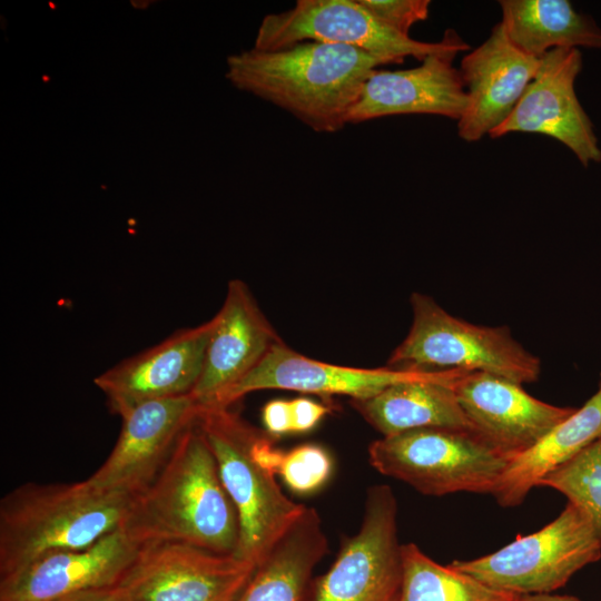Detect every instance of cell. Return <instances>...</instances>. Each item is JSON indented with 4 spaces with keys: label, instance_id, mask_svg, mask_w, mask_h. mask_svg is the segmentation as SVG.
<instances>
[{
    "label": "cell",
    "instance_id": "cell-1",
    "mask_svg": "<svg viewBox=\"0 0 601 601\" xmlns=\"http://www.w3.org/2000/svg\"><path fill=\"white\" fill-rule=\"evenodd\" d=\"M403 60L356 47L304 41L277 50L242 51L227 58V79L293 115L315 132L347 125L364 85L377 67Z\"/></svg>",
    "mask_w": 601,
    "mask_h": 601
},
{
    "label": "cell",
    "instance_id": "cell-2",
    "mask_svg": "<svg viewBox=\"0 0 601 601\" xmlns=\"http://www.w3.org/2000/svg\"><path fill=\"white\" fill-rule=\"evenodd\" d=\"M120 530L136 544L179 542L234 554L239 521L197 421L155 480L132 496Z\"/></svg>",
    "mask_w": 601,
    "mask_h": 601
},
{
    "label": "cell",
    "instance_id": "cell-3",
    "mask_svg": "<svg viewBox=\"0 0 601 601\" xmlns=\"http://www.w3.org/2000/svg\"><path fill=\"white\" fill-rule=\"evenodd\" d=\"M132 495L77 483H26L0 501V578L59 550L83 549L116 531Z\"/></svg>",
    "mask_w": 601,
    "mask_h": 601
},
{
    "label": "cell",
    "instance_id": "cell-4",
    "mask_svg": "<svg viewBox=\"0 0 601 601\" xmlns=\"http://www.w3.org/2000/svg\"><path fill=\"white\" fill-rule=\"evenodd\" d=\"M197 423L216 459L239 521L235 555L258 566L306 506L287 497L275 473L255 456L262 432L229 407H201Z\"/></svg>",
    "mask_w": 601,
    "mask_h": 601
},
{
    "label": "cell",
    "instance_id": "cell-5",
    "mask_svg": "<svg viewBox=\"0 0 601 601\" xmlns=\"http://www.w3.org/2000/svg\"><path fill=\"white\" fill-rule=\"evenodd\" d=\"M413 321L392 352L388 367L491 373L521 385L535 382L541 361L516 342L506 326H481L460 319L432 297L413 293Z\"/></svg>",
    "mask_w": 601,
    "mask_h": 601
},
{
    "label": "cell",
    "instance_id": "cell-6",
    "mask_svg": "<svg viewBox=\"0 0 601 601\" xmlns=\"http://www.w3.org/2000/svg\"><path fill=\"white\" fill-rule=\"evenodd\" d=\"M371 465L433 496L492 494L509 460L470 430L418 428L382 436L368 447Z\"/></svg>",
    "mask_w": 601,
    "mask_h": 601
},
{
    "label": "cell",
    "instance_id": "cell-7",
    "mask_svg": "<svg viewBox=\"0 0 601 601\" xmlns=\"http://www.w3.org/2000/svg\"><path fill=\"white\" fill-rule=\"evenodd\" d=\"M601 558V540L590 519L569 503L541 530L518 536L497 551L450 564L505 592L550 593Z\"/></svg>",
    "mask_w": 601,
    "mask_h": 601
},
{
    "label": "cell",
    "instance_id": "cell-8",
    "mask_svg": "<svg viewBox=\"0 0 601 601\" xmlns=\"http://www.w3.org/2000/svg\"><path fill=\"white\" fill-rule=\"evenodd\" d=\"M304 41L356 47L403 61L470 49L452 29L436 42L404 36L375 18L359 0H297L293 8L263 18L254 48L277 50Z\"/></svg>",
    "mask_w": 601,
    "mask_h": 601
},
{
    "label": "cell",
    "instance_id": "cell-9",
    "mask_svg": "<svg viewBox=\"0 0 601 601\" xmlns=\"http://www.w3.org/2000/svg\"><path fill=\"white\" fill-rule=\"evenodd\" d=\"M256 565L179 542L139 545L118 587L122 601H236Z\"/></svg>",
    "mask_w": 601,
    "mask_h": 601
},
{
    "label": "cell",
    "instance_id": "cell-10",
    "mask_svg": "<svg viewBox=\"0 0 601 601\" xmlns=\"http://www.w3.org/2000/svg\"><path fill=\"white\" fill-rule=\"evenodd\" d=\"M401 583L397 502L388 485H374L367 490L358 531L343 540L335 562L315 585L313 601H397Z\"/></svg>",
    "mask_w": 601,
    "mask_h": 601
},
{
    "label": "cell",
    "instance_id": "cell-11",
    "mask_svg": "<svg viewBox=\"0 0 601 601\" xmlns=\"http://www.w3.org/2000/svg\"><path fill=\"white\" fill-rule=\"evenodd\" d=\"M581 70L582 53L578 48H555L546 52L511 115L489 137L540 134L562 142L584 167L601 162L592 121L574 90Z\"/></svg>",
    "mask_w": 601,
    "mask_h": 601
},
{
    "label": "cell",
    "instance_id": "cell-12",
    "mask_svg": "<svg viewBox=\"0 0 601 601\" xmlns=\"http://www.w3.org/2000/svg\"><path fill=\"white\" fill-rule=\"evenodd\" d=\"M201 407L191 395L149 401L121 416L117 442L86 481L97 490L136 495L169 460L181 434Z\"/></svg>",
    "mask_w": 601,
    "mask_h": 601
},
{
    "label": "cell",
    "instance_id": "cell-13",
    "mask_svg": "<svg viewBox=\"0 0 601 601\" xmlns=\"http://www.w3.org/2000/svg\"><path fill=\"white\" fill-rule=\"evenodd\" d=\"M460 370L420 371L411 368H358L329 364L304 356L277 343L262 362L224 397L219 407H229L243 396L262 390H287L317 395L367 398L394 384L413 381L459 378Z\"/></svg>",
    "mask_w": 601,
    "mask_h": 601
},
{
    "label": "cell",
    "instance_id": "cell-14",
    "mask_svg": "<svg viewBox=\"0 0 601 601\" xmlns=\"http://www.w3.org/2000/svg\"><path fill=\"white\" fill-rule=\"evenodd\" d=\"M213 321L180 328L95 377L112 413L120 417L139 404L190 395L201 375Z\"/></svg>",
    "mask_w": 601,
    "mask_h": 601
},
{
    "label": "cell",
    "instance_id": "cell-15",
    "mask_svg": "<svg viewBox=\"0 0 601 601\" xmlns=\"http://www.w3.org/2000/svg\"><path fill=\"white\" fill-rule=\"evenodd\" d=\"M454 391L474 432L509 461L577 410L540 401L521 384L485 372L466 373Z\"/></svg>",
    "mask_w": 601,
    "mask_h": 601
},
{
    "label": "cell",
    "instance_id": "cell-16",
    "mask_svg": "<svg viewBox=\"0 0 601 601\" xmlns=\"http://www.w3.org/2000/svg\"><path fill=\"white\" fill-rule=\"evenodd\" d=\"M211 321L201 375L190 394L204 408L219 407L226 394L282 342L239 279L228 283L224 303Z\"/></svg>",
    "mask_w": 601,
    "mask_h": 601
},
{
    "label": "cell",
    "instance_id": "cell-17",
    "mask_svg": "<svg viewBox=\"0 0 601 601\" xmlns=\"http://www.w3.org/2000/svg\"><path fill=\"white\" fill-rule=\"evenodd\" d=\"M541 65L524 53L496 23L487 39L461 60L460 72L469 104L457 121V134L467 142L490 136L511 115Z\"/></svg>",
    "mask_w": 601,
    "mask_h": 601
},
{
    "label": "cell",
    "instance_id": "cell-18",
    "mask_svg": "<svg viewBox=\"0 0 601 601\" xmlns=\"http://www.w3.org/2000/svg\"><path fill=\"white\" fill-rule=\"evenodd\" d=\"M138 549L119 528L87 548L46 553L0 578V601H55L118 585Z\"/></svg>",
    "mask_w": 601,
    "mask_h": 601
},
{
    "label": "cell",
    "instance_id": "cell-19",
    "mask_svg": "<svg viewBox=\"0 0 601 601\" xmlns=\"http://www.w3.org/2000/svg\"><path fill=\"white\" fill-rule=\"evenodd\" d=\"M456 55L433 53L410 69H376L348 112L347 124L416 114L459 121L466 111L469 98L460 69L452 63Z\"/></svg>",
    "mask_w": 601,
    "mask_h": 601
},
{
    "label": "cell",
    "instance_id": "cell-20",
    "mask_svg": "<svg viewBox=\"0 0 601 601\" xmlns=\"http://www.w3.org/2000/svg\"><path fill=\"white\" fill-rule=\"evenodd\" d=\"M461 377L398 383L351 404L382 436L433 427L474 432L454 391Z\"/></svg>",
    "mask_w": 601,
    "mask_h": 601
},
{
    "label": "cell",
    "instance_id": "cell-21",
    "mask_svg": "<svg viewBox=\"0 0 601 601\" xmlns=\"http://www.w3.org/2000/svg\"><path fill=\"white\" fill-rule=\"evenodd\" d=\"M601 435V396L595 393L534 445L512 457L491 495L499 505H520L529 492Z\"/></svg>",
    "mask_w": 601,
    "mask_h": 601
},
{
    "label": "cell",
    "instance_id": "cell-22",
    "mask_svg": "<svg viewBox=\"0 0 601 601\" xmlns=\"http://www.w3.org/2000/svg\"><path fill=\"white\" fill-rule=\"evenodd\" d=\"M328 542L318 513L307 508L256 568L236 601H303Z\"/></svg>",
    "mask_w": 601,
    "mask_h": 601
},
{
    "label": "cell",
    "instance_id": "cell-23",
    "mask_svg": "<svg viewBox=\"0 0 601 601\" xmlns=\"http://www.w3.org/2000/svg\"><path fill=\"white\" fill-rule=\"evenodd\" d=\"M501 24L510 41L541 58L555 48L601 49V28L568 0H501Z\"/></svg>",
    "mask_w": 601,
    "mask_h": 601
},
{
    "label": "cell",
    "instance_id": "cell-24",
    "mask_svg": "<svg viewBox=\"0 0 601 601\" xmlns=\"http://www.w3.org/2000/svg\"><path fill=\"white\" fill-rule=\"evenodd\" d=\"M519 597L489 587L451 564H439L414 543L402 544L397 601H516Z\"/></svg>",
    "mask_w": 601,
    "mask_h": 601
},
{
    "label": "cell",
    "instance_id": "cell-25",
    "mask_svg": "<svg viewBox=\"0 0 601 601\" xmlns=\"http://www.w3.org/2000/svg\"><path fill=\"white\" fill-rule=\"evenodd\" d=\"M540 486L560 492L582 510L601 540V435L546 475Z\"/></svg>",
    "mask_w": 601,
    "mask_h": 601
},
{
    "label": "cell",
    "instance_id": "cell-26",
    "mask_svg": "<svg viewBox=\"0 0 601 601\" xmlns=\"http://www.w3.org/2000/svg\"><path fill=\"white\" fill-rule=\"evenodd\" d=\"M332 473V459L317 444H302L284 453L278 474L296 493L306 494L323 486Z\"/></svg>",
    "mask_w": 601,
    "mask_h": 601
},
{
    "label": "cell",
    "instance_id": "cell-27",
    "mask_svg": "<svg viewBox=\"0 0 601 601\" xmlns=\"http://www.w3.org/2000/svg\"><path fill=\"white\" fill-rule=\"evenodd\" d=\"M380 21L408 36L410 29L428 18L430 0H359Z\"/></svg>",
    "mask_w": 601,
    "mask_h": 601
},
{
    "label": "cell",
    "instance_id": "cell-28",
    "mask_svg": "<svg viewBox=\"0 0 601 601\" xmlns=\"http://www.w3.org/2000/svg\"><path fill=\"white\" fill-rule=\"evenodd\" d=\"M292 433H305L314 428L329 412L325 404L307 397L290 400Z\"/></svg>",
    "mask_w": 601,
    "mask_h": 601
},
{
    "label": "cell",
    "instance_id": "cell-29",
    "mask_svg": "<svg viewBox=\"0 0 601 601\" xmlns=\"http://www.w3.org/2000/svg\"><path fill=\"white\" fill-rule=\"evenodd\" d=\"M263 423L269 435L292 433L290 401L273 400L263 407Z\"/></svg>",
    "mask_w": 601,
    "mask_h": 601
},
{
    "label": "cell",
    "instance_id": "cell-30",
    "mask_svg": "<svg viewBox=\"0 0 601 601\" xmlns=\"http://www.w3.org/2000/svg\"><path fill=\"white\" fill-rule=\"evenodd\" d=\"M55 601H122V595L119 587L112 585L76 592Z\"/></svg>",
    "mask_w": 601,
    "mask_h": 601
},
{
    "label": "cell",
    "instance_id": "cell-31",
    "mask_svg": "<svg viewBox=\"0 0 601 601\" xmlns=\"http://www.w3.org/2000/svg\"><path fill=\"white\" fill-rule=\"evenodd\" d=\"M516 601H582L572 595H559L550 593L523 594Z\"/></svg>",
    "mask_w": 601,
    "mask_h": 601
},
{
    "label": "cell",
    "instance_id": "cell-32",
    "mask_svg": "<svg viewBox=\"0 0 601 601\" xmlns=\"http://www.w3.org/2000/svg\"><path fill=\"white\" fill-rule=\"evenodd\" d=\"M597 393L601 396V382H600V386Z\"/></svg>",
    "mask_w": 601,
    "mask_h": 601
}]
</instances>
